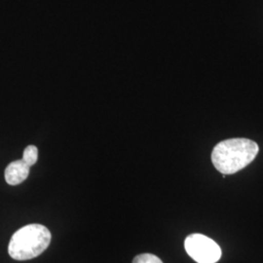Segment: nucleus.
Here are the masks:
<instances>
[{"instance_id":"1","label":"nucleus","mask_w":263,"mask_h":263,"mask_svg":"<svg viewBox=\"0 0 263 263\" xmlns=\"http://www.w3.org/2000/svg\"><path fill=\"white\" fill-rule=\"evenodd\" d=\"M256 142L248 139H229L217 143L212 152V162L218 172L232 175L251 164L258 153Z\"/></svg>"},{"instance_id":"2","label":"nucleus","mask_w":263,"mask_h":263,"mask_svg":"<svg viewBox=\"0 0 263 263\" xmlns=\"http://www.w3.org/2000/svg\"><path fill=\"white\" fill-rule=\"evenodd\" d=\"M52 235L47 227L28 224L22 227L11 237L8 253L15 260H29L46 251Z\"/></svg>"},{"instance_id":"3","label":"nucleus","mask_w":263,"mask_h":263,"mask_svg":"<svg viewBox=\"0 0 263 263\" xmlns=\"http://www.w3.org/2000/svg\"><path fill=\"white\" fill-rule=\"evenodd\" d=\"M188 255L198 263H216L221 257V249L216 242L202 234H191L184 241Z\"/></svg>"},{"instance_id":"4","label":"nucleus","mask_w":263,"mask_h":263,"mask_svg":"<svg viewBox=\"0 0 263 263\" xmlns=\"http://www.w3.org/2000/svg\"><path fill=\"white\" fill-rule=\"evenodd\" d=\"M29 166L23 159L10 163L5 170V179L10 185H18L25 181L29 174Z\"/></svg>"},{"instance_id":"5","label":"nucleus","mask_w":263,"mask_h":263,"mask_svg":"<svg viewBox=\"0 0 263 263\" xmlns=\"http://www.w3.org/2000/svg\"><path fill=\"white\" fill-rule=\"evenodd\" d=\"M38 159V149L34 145H28V147L24 151L23 160L28 164L29 167L33 166Z\"/></svg>"},{"instance_id":"6","label":"nucleus","mask_w":263,"mask_h":263,"mask_svg":"<svg viewBox=\"0 0 263 263\" xmlns=\"http://www.w3.org/2000/svg\"><path fill=\"white\" fill-rule=\"evenodd\" d=\"M133 263H163L158 256L151 254H141L137 255Z\"/></svg>"}]
</instances>
